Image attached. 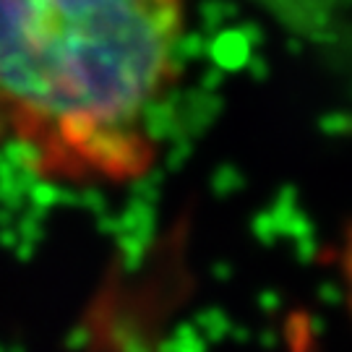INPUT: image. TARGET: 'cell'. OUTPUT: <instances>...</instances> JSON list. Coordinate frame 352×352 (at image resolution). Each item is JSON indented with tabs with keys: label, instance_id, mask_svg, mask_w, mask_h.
<instances>
[{
	"label": "cell",
	"instance_id": "obj_2",
	"mask_svg": "<svg viewBox=\"0 0 352 352\" xmlns=\"http://www.w3.org/2000/svg\"><path fill=\"white\" fill-rule=\"evenodd\" d=\"M344 282H347V295L352 305V238L347 240V248H344Z\"/></svg>",
	"mask_w": 352,
	"mask_h": 352
},
{
	"label": "cell",
	"instance_id": "obj_1",
	"mask_svg": "<svg viewBox=\"0 0 352 352\" xmlns=\"http://www.w3.org/2000/svg\"><path fill=\"white\" fill-rule=\"evenodd\" d=\"M186 32L188 0H0V146L50 183L144 177Z\"/></svg>",
	"mask_w": 352,
	"mask_h": 352
}]
</instances>
